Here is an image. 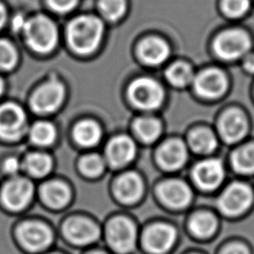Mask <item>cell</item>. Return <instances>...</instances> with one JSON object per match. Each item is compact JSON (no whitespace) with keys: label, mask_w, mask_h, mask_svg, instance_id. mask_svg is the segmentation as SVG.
Returning a JSON list of instances; mask_svg holds the SVG:
<instances>
[{"label":"cell","mask_w":254,"mask_h":254,"mask_svg":"<svg viewBox=\"0 0 254 254\" xmlns=\"http://www.w3.org/2000/svg\"><path fill=\"white\" fill-rule=\"evenodd\" d=\"M103 26L93 16H80L67 26V40L70 47L78 54H89L99 45Z\"/></svg>","instance_id":"obj_1"},{"label":"cell","mask_w":254,"mask_h":254,"mask_svg":"<svg viewBox=\"0 0 254 254\" xmlns=\"http://www.w3.org/2000/svg\"><path fill=\"white\" fill-rule=\"evenodd\" d=\"M23 33L28 46L39 53L52 51L58 41L56 25L48 17L41 15L26 21Z\"/></svg>","instance_id":"obj_2"},{"label":"cell","mask_w":254,"mask_h":254,"mask_svg":"<svg viewBox=\"0 0 254 254\" xmlns=\"http://www.w3.org/2000/svg\"><path fill=\"white\" fill-rule=\"evenodd\" d=\"M131 101L143 109H155L164 99V91L159 83L148 77L136 79L129 87Z\"/></svg>","instance_id":"obj_3"},{"label":"cell","mask_w":254,"mask_h":254,"mask_svg":"<svg viewBox=\"0 0 254 254\" xmlns=\"http://www.w3.org/2000/svg\"><path fill=\"white\" fill-rule=\"evenodd\" d=\"M249 48L250 39L240 30H229L221 33L213 44L216 55L224 60H235L243 57Z\"/></svg>","instance_id":"obj_4"},{"label":"cell","mask_w":254,"mask_h":254,"mask_svg":"<svg viewBox=\"0 0 254 254\" xmlns=\"http://www.w3.org/2000/svg\"><path fill=\"white\" fill-rule=\"evenodd\" d=\"M109 245L119 253H127L135 246L136 229L134 224L125 217H116L109 221L106 228Z\"/></svg>","instance_id":"obj_5"},{"label":"cell","mask_w":254,"mask_h":254,"mask_svg":"<svg viewBox=\"0 0 254 254\" xmlns=\"http://www.w3.org/2000/svg\"><path fill=\"white\" fill-rule=\"evenodd\" d=\"M252 201V192L244 184L228 187L219 198V206L227 215H238L246 210Z\"/></svg>","instance_id":"obj_6"},{"label":"cell","mask_w":254,"mask_h":254,"mask_svg":"<svg viewBox=\"0 0 254 254\" xmlns=\"http://www.w3.org/2000/svg\"><path fill=\"white\" fill-rule=\"evenodd\" d=\"M26 126V116L22 108L13 103L0 106V136L13 140L19 138Z\"/></svg>","instance_id":"obj_7"},{"label":"cell","mask_w":254,"mask_h":254,"mask_svg":"<svg viewBox=\"0 0 254 254\" xmlns=\"http://www.w3.org/2000/svg\"><path fill=\"white\" fill-rule=\"evenodd\" d=\"M63 97V85L58 81H49L36 90L31 104L36 112L46 114L55 111L62 103Z\"/></svg>","instance_id":"obj_8"},{"label":"cell","mask_w":254,"mask_h":254,"mask_svg":"<svg viewBox=\"0 0 254 254\" xmlns=\"http://www.w3.org/2000/svg\"><path fill=\"white\" fill-rule=\"evenodd\" d=\"M175 229L167 224H155L146 229L143 235V244L152 254H165L174 245Z\"/></svg>","instance_id":"obj_9"},{"label":"cell","mask_w":254,"mask_h":254,"mask_svg":"<svg viewBox=\"0 0 254 254\" xmlns=\"http://www.w3.org/2000/svg\"><path fill=\"white\" fill-rule=\"evenodd\" d=\"M18 236L22 244L32 251H39L48 247L53 238L50 228L37 221L23 223L18 229Z\"/></svg>","instance_id":"obj_10"},{"label":"cell","mask_w":254,"mask_h":254,"mask_svg":"<svg viewBox=\"0 0 254 254\" xmlns=\"http://www.w3.org/2000/svg\"><path fill=\"white\" fill-rule=\"evenodd\" d=\"M33 195L32 184L25 179H14L8 182L1 193L4 204L13 210L25 207Z\"/></svg>","instance_id":"obj_11"},{"label":"cell","mask_w":254,"mask_h":254,"mask_svg":"<svg viewBox=\"0 0 254 254\" xmlns=\"http://www.w3.org/2000/svg\"><path fill=\"white\" fill-rule=\"evenodd\" d=\"M195 92L204 98L220 96L227 86L225 75L218 69L208 68L201 71L193 81Z\"/></svg>","instance_id":"obj_12"},{"label":"cell","mask_w":254,"mask_h":254,"mask_svg":"<svg viewBox=\"0 0 254 254\" xmlns=\"http://www.w3.org/2000/svg\"><path fill=\"white\" fill-rule=\"evenodd\" d=\"M64 232L67 239L76 244H88L97 239L98 227L89 219L72 217L64 225Z\"/></svg>","instance_id":"obj_13"},{"label":"cell","mask_w":254,"mask_h":254,"mask_svg":"<svg viewBox=\"0 0 254 254\" xmlns=\"http://www.w3.org/2000/svg\"><path fill=\"white\" fill-rule=\"evenodd\" d=\"M161 200L170 207H185L190 200V190L188 186L179 180H168L158 188Z\"/></svg>","instance_id":"obj_14"},{"label":"cell","mask_w":254,"mask_h":254,"mask_svg":"<svg viewBox=\"0 0 254 254\" xmlns=\"http://www.w3.org/2000/svg\"><path fill=\"white\" fill-rule=\"evenodd\" d=\"M194 182L203 190L216 188L223 178V168L218 160H206L193 169Z\"/></svg>","instance_id":"obj_15"},{"label":"cell","mask_w":254,"mask_h":254,"mask_svg":"<svg viewBox=\"0 0 254 254\" xmlns=\"http://www.w3.org/2000/svg\"><path fill=\"white\" fill-rule=\"evenodd\" d=\"M157 159L164 169H179L187 160L186 146L180 140H169L159 148Z\"/></svg>","instance_id":"obj_16"},{"label":"cell","mask_w":254,"mask_h":254,"mask_svg":"<svg viewBox=\"0 0 254 254\" xmlns=\"http://www.w3.org/2000/svg\"><path fill=\"white\" fill-rule=\"evenodd\" d=\"M247 128L243 114L236 109L227 111L219 121V132L222 138L229 143L236 142L242 138Z\"/></svg>","instance_id":"obj_17"},{"label":"cell","mask_w":254,"mask_h":254,"mask_svg":"<svg viewBox=\"0 0 254 254\" xmlns=\"http://www.w3.org/2000/svg\"><path fill=\"white\" fill-rule=\"evenodd\" d=\"M135 155V145L126 136H118L110 141L106 148V156L113 167H122L128 164Z\"/></svg>","instance_id":"obj_18"},{"label":"cell","mask_w":254,"mask_h":254,"mask_svg":"<svg viewBox=\"0 0 254 254\" xmlns=\"http://www.w3.org/2000/svg\"><path fill=\"white\" fill-rule=\"evenodd\" d=\"M114 190L116 196L121 201L131 203L141 196L143 186L138 175L135 173H126L116 181Z\"/></svg>","instance_id":"obj_19"},{"label":"cell","mask_w":254,"mask_h":254,"mask_svg":"<svg viewBox=\"0 0 254 254\" xmlns=\"http://www.w3.org/2000/svg\"><path fill=\"white\" fill-rule=\"evenodd\" d=\"M169 54L170 50L168 45L159 38H148L139 46V55L141 59L151 65H157L164 63Z\"/></svg>","instance_id":"obj_20"},{"label":"cell","mask_w":254,"mask_h":254,"mask_svg":"<svg viewBox=\"0 0 254 254\" xmlns=\"http://www.w3.org/2000/svg\"><path fill=\"white\" fill-rule=\"evenodd\" d=\"M41 196L49 206L60 208L67 203L69 190L64 184L59 181H51L42 187Z\"/></svg>","instance_id":"obj_21"},{"label":"cell","mask_w":254,"mask_h":254,"mask_svg":"<svg viewBox=\"0 0 254 254\" xmlns=\"http://www.w3.org/2000/svg\"><path fill=\"white\" fill-rule=\"evenodd\" d=\"M73 136L79 145L90 147L99 141L101 131L99 126L93 121H81L75 126Z\"/></svg>","instance_id":"obj_22"},{"label":"cell","mask_w":254,"mask_h":254,"mask_svg":"<svg viewBox=\"0 0 254 254\" xmlns=\"http://www.w3.org/2000/svg\"><path fill=\"white\" fill-rule=\"evenodd\" d=\"M216 221L207 212L195 213L190 220L189 228L190 232L198 238L209 237L215 230Z\"/></svg>","instance_id":"obj_23"},{"label":"cell","mask_w":254,"mask_h":254,"mask_svg":"<svg viewBox=\"0 0 254 254\" xmlns=\"http://www.w3.org/2000/svg\"><path fill=\"white\" fill-rule=\"evenodd\" d=\"M189 141L191 149L200 154H207L216 146L214 135L207 129H195L190 134Z\"/></svg>","instance_id":"obj_24"},{"label":"cell","mask_w":254,"mask_h":254,"mask_svg":"<svg viewBox=\"0 0 254 254\" xmlns=\"http://www.w3.org/2000/svg\"><path fill=\"white\" fill-rule=\"evenodd\" d=\"M232 165L240 173L254 172V144L245 145L237 149L232 155Z\"/></svg>","instance_id":"obj_25"},{"label":"cell","mask_w":254,"mask_h":254,"mask_svg":"<svg viewBox=\"0 0 254 254\" xmlns=\"http://www.w3.org/2000/svg\"><path fill=\"white\" fill-rule=\"evenodd\" d=\"M134 130L144 142H153L161 132L158 120L151 117H141L134 122Z\"/></svg>","instance_id":"obj_26"},{"label":"cell","mask_w":254,"mask_h":254,"mask_svg":"<svg viewBox=\"0 0 254 254\" xmlns=\"http://www.w3.org/2000/svg\"><path fill=\"white\" fill-rule=\"evenodd\" d=\"M25 168L31 175L36 177H43L51 171L52 160L46 154L33 153L26 158Z\"/></svg>","instance_id":"obj_27"},{"label":"cell","mask_w":254,"mask_h":254,"mask_svg":"<svg viewBox=\"0 0 254 254\" xmlns=\"http://www.w3.org/2000/svg\"><path fill=\"white\" fill-rule=\"evenodd\" d=\"M167 79L175 86H186L192 80V70L190 65L184 63L172 64L166 71Z\"/></svg>","instance_id":"obj_28"},{"label":"cell","mask_w":254,"mask_h":254,"mask_svg":"<svg viewBox=\"0 0 254 254\" xmlns=\"http://www.w3.org/2000/svg\"><path fill=\"white\" fill-rule=\"evenodd\" d=\"M31 140L40 146L52 144L56 137V131L52 124L48 122H39L33 125L30 131Z\"/></svg>","instance_id":"obj_29"},{"label":"cell","mask_w":254,"mask_h":254,"mask_svg":"<svg viewBox=\"0 0 254 254\" xmlns=\"http://www.w3.org/2000/svg\"><path fill=\"white\" fill-rule=\"evenodd\" d=\"M98 7L103 17L115 21L125 13L126 3L125 0H99Z\"/></svg>","instance_id":"obj_30"},{"label":"cell","mask_w":254,"mask_h":254,"mask_svg":"<svg viewBox=\"0 0 254 254\" xmlns=\"http://www.w3.org/2000/svg\"><path fill=\"white\" fill-rule=\"evenodd\" d=\"M104 168L103 160L95 154L83 157L79 162V169L87 177H96L100 175Z\"/></svg>","instance_id":"obj_31"},{"label":"cell","mask_w":254,"mask_h":254,"mask_svg":"<svg viewBox=\"0 0 254 254\" xmlns=\"http://www.w3.org/2000/svg\"><path fill=\"white\" fill-rule=\"evenodd\" d=\"M17 62L15 48L5 40H0V68H12Z\"/></svg>","instance_id":"obj_32"},{"label":"cell","mask_w":254,"mask_h":254,"mask_svg":"<svg viewBox=\"0 0 254 254\" xmlns=\"http://www.w3.org/2000/svg\"><path fill=\"white\" fill-rule=\"evenodd\" d=\"M249 8V0H223L222 9L224 13L232 18L242 16Z\"/></svg>","instance_id":"obj_33"},{"label":"cell","mask_w":254,"mask_h":254,"mask_svg":"<svg viewBox=\"0 0 254 254\" xmlns=\"http://www.w3.org/2000/svg\"><path fill=\"white\" fill-rule=\"evenodd\" d=\"M49 6L56 12L65 13L77 4V0H47Z\"/></svg>","instance_id":"obj_34"},{"label":"cell","mask_w":254,"mask_h":254,"mask_svg":"<svg viewBox=\"0 0 254 254\" xmlns=\"http://www.w3.org/2000/svg\"><path fill=\"white\" fill-rule=\"evenodd\" d=\"M219 254H249V251L242 243L234 242L224 247Z\"/></svg>","instance_id":"obj_35"},{"label":"cell","mask_w":254,"mask_h":254,"mask_svg":"<svg viewBox=\"0 0 254 254\" xmlns=\"http://www.w3.org/2000/svg\"><path fill=\"white\" fill-rule=\"evenodd\" d=\"M19 167H20V164H19V161L16 158H8L4 162V165H3L4 171L7 174H10V175L16 174L19 170Z\"/></svg>","instance_id":"obj_36"},{"label":"cell","mask_w":254,"mask_h":254,"mask_svg":"<svg viewBox=\"0 0 254 254\" xmlns=\"http://www.w3.org/2000/svg\"><path fill=\"white\" fill-rule=\"evenodd\" d=\"M25 24H26V21L23 19V17L21 15H19V16H16L14 18V21L12 22V28L15 31H22L23 32Z\"/></svg>","instance_id":"obj_37"},{"label":"cell","mask_w":254,"mask_h":254,"mask_svg":"<svg viewBox=\"0 0 254 254\" xmlns=\"http://www.w3.org/2000/svg\"><path fill=\"white\" fill-rule=\"evenodd\" d=\"M244 67L249 72H254V55H249L244 59Z\"/></svg>","instance_id":"obj_38"},{"label":"cell","mask_w":254,"mask_h":254,"mask_svg":"<svg viewBox=\"0 0 254 254\" xmlns=\"http://www.w3.org/2000/svg\"><path fill=\"white\" fill-rule=\"evenodd\" d=\"M6 21V10L2 4H0V29L3 27Z\"/></svg>","instance_id":"obj_39"},{"label":"cell","mask_w":254,"mask_h":254,"mask_svg":"<svg viewBox=\"0 0 254 254\" xmlns=\"http://www.w3.org/2000/svg\"><path fill=\"white\" fill-rule=\"evenodd\" d=\"M2 91H3V81L0 78V94L2 93Z\"/></svg>","instance_id":"obj_40"},{"label":"cell","mask_w":254,"mask_h":254,"mask_svg":"<svg viewBox=\"0 0 254 254\" xmlns=\"http://www.w3.org/2000/svg\"><path fill=\"white\" fill-rule=\"evenodd\" d=\"M89 254H104L103 252H99V251H94V252H91Z\"/></svg>","instance_id":"obj_41"}]
</instances>
